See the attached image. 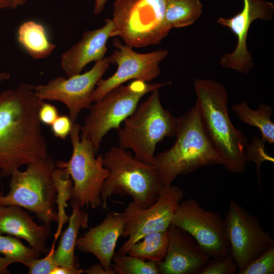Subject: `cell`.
Returning a JSON list of instances; mask_svg holds the SVG:
<instances>
[{
	"label": "cell",
	"mask_w": 274,
	"mask_h": 274,
	"mask_svg": "<svg viewBox=\"0 0 274 274\" xmlns=\"http://www.w3.org/2000/svg\"><path fill=\"white\" fill-rule=\"evenodd\" d=\"M0 254L25 266L39 258L41 253L23 244L19 238L0 233Z\"/></svg>",
	"instance_id": "obj_26"
},
{
	"label": "cell",
	"mask_w": 274,
	"mask_h": 274,
	"mask_svg": "<svg viewBox=\"0 0 274 274\" xmlns=\"http://www.w3.org/2000/svg\"><path fill=\"white\" fill-rule=\"evenodd\" d=\"M176 140L168 150L155 156L154 166L163 186L180 175L197 169L222 164L202 126L196 104L178 118Z\"/></svg>",
	"instance_id": "obj_3"
},
{
	"label": "cell",
	"mask_w": 274,
	"mask_h": 274,
	"mask_svg": "<svg viewBox=\"0 0 274 274\" xmlns=\"http://www.w3.org/2000/svg\"><path fill=\"white\" fill-rule=\"evenodd\" d=\"M125 218L123 213L111 212L98 225L89 228L78 238L76 248L93 254L106 269L112 268V260L117 241L124 232Z\"/></svg>",
	"instance_id": "obj_17"
},
{
	"label": "cell",
	"mask_w": 274,
	"mask_h": 274,
	"mask_svg": "<svg viewBox=\"0 0 274 274\" xmlns=\"http://www.w3.org/2000/svg\"><path fill=\"white\" fill-rule=\"evenodd\" d=\"M194 89L202 126L221 165L228 172L243 174L248 162V139L230 119L225 87L213 80L196 79Z\"/></svg>",
	"instance_id": "obj_2"
},
{
	"label": "cell",
	"mask_w": 274,
	"mask_h": 274,
	"mask_svg": "<svg viewBox=\"0 0 274 274\" xmlns=\"http://www.w3.org/2000/svg\"><path fill=\"white\" fill-rule=\"evenodd\" d=\"M42 101L27 83L0 93L1 177H10L22 165L49 156L39 117Z\"/></svg>",
	"instance_id": "obj_1"
},
{
	"label": "cell",
	"mask_w": 274,
	"mask_h": 274,
	"mask_svg": "<svg viewBox=\"0 0 274 274\" xmlns=\"http://www.w3.org/2000/svg\"><path fill=\"white\" fill-rule=\"evenodd\" d=\"M171 83L170 81L149 83L134 80L128 85L115 87L92 105L81 126V134L91 141L97 153L105 136L111 130L120 128L144 95Z\"/></svg>",
	"instance_id": "obj_7"
},
{
	"label": "cell",
	"mask_w": 274,
	"mask_h": 274,
	"mask_svg": "<svg viewBox=\"0 0 274 274\" xmlns=\"http://www.w3.org/2000/svg\"><path fill=\"white\" fill-rule=\"evenodd\" d=\"M15 262L11 259L0 256V274L10 273L9 266Z\"/></svg>",
	"instance_id": "obj_36"
},
{
	"label": "cell",
	"mask_w": 274,
	"mask_h": 274,
	"mask_svg": "<svg viewBox=\"0 0 274 274\" xmlns=\"http://www.w3.org/2000/svg\"><path fill=\"white\" fill-rule=\"evenodd\" d=\"M224 220L230 253L238 271L274 246L273 238L258 218L233 200L230 201Z\"/></svg>",
	"instance_id": "obj_12"
},
{
	"label": "cell",
	"mask_w": 274,
	"mask_h": 274,
	"mask_svg": "<svg viewBox=\"0 0 274 274\" xmlns=\"http://www.w3.org/2000/svg\"><path fill=\"white\" fill-rule=\"evenodd\" d=\"M7 8L6 5L4 3L2 0H0V9Z\"/></svg>",
	"instance_id": "obj_40"
},
{
	"label": "cell",
	"mask_w": 274,
	"mask_h": 274,
	"mask_svg": "<svg viewBox=\"0 0 274 274\" xmlns=\"http://www.w3.org/2000/svg\"><path fill=\"white\" fill-rule=\"evenodd\" d=\"M55 243L53 241L51 248L44 258L32 260L28 265L29 274H51V272L58 266L54 259Z\"/></svg>",
	"instance_id": "obj_30"
},
{
	"label": "cell",
	"mask_w": 274,
	"mask_h": 274,
	"mask_svg": "<svg viewBox=\"0 0 274 274\" xmlns=\"http://www.w3.org/2000/svg\"><path fill=\"white\" fill-rule=\"evenodd\" d=\"M81 125L73 124L70 132L73 151L67 161L60 160L56 167L65 169L73 182L72 198L81 208L96 209L102 205L100 190L109 175L103 155L96 156L93 144L81 134Z\"/></svg>",
	"instance_id": "obj_9"
},
{
	"label": "cell",
	"mask_w": 274,
	"mask_h": 274,
	"mask_svg": "<svg viewBox=\"0 0 274 274\" xmlns=\"http://www.w3.org/2000/svg\"><path fill=\"white\" fill-rule=\"evenodd\" d=\"M56 167L48 156L41 162L27 165L24 171L16 170L10 176L8 193L4 194L0 191V204L24 208L46 225L57 221L58 213L54 209L57 190L53 177Z\"/></svg>",
	"instance_id": "obj_6"
},
{
	"label": "cell",
	"mask_w": 274,
	"mask_h": 274,
	"mask_svg": "<svg viewBox=\"0 0 274 274\" xmlns=\"http://www.w3.org/2000/svg\"><path fill=\"white\" fill-rule=\"evenodd\" d=\"M108 57L96 62L88 71L67 77H58L47 84L34 86L36 95L41 100L59 101L68 109L69 117L75 123L83 109H90L97 84L110 66Z\"/></svg>",
	"instance_id": "obj_13"
},
{
	"label": "cell",
	"mask_w": 274,
	"mask_h": 274,
	"mask_svg": "<svg viewBox=\"0 0 274 274\" xmlns=\"http://www.w3.org/2000/svg\"><path fill=\"white\" fill-rule=\"evenodd\" d=\"M238 268L233 257L229 252L219 258H211L200 274H234Z\"/></svg>",
	"instance_id": "obj_29"
},
{
	"label": "cell",
	"mask_w": 274,
	"mask_h": 274,
	"mask_svg": "<svg viewBox=\"0 0 274 274\" xmlns=\"http://www.w3.org/2000/svg\"><path fill=\"white\" fill-rule=\"evenodd\" d=\"M83 273L87 274H116L112 268L107 269L100 263L92 265L90 267L83 270Z\"/></svg>",
	"instance_id": "obj_34"
},
{
	"label": "cell",
	"mask_w": 274,
	"mask_h": 274,
	"mask_svg": "<svg viewBox=\"0 0 274 274\" xmlns=\"http://www.w3.org/2000/svg\"><path fill=\"white\" fill-rule=\"evenodd\" d=\"M111 37L131 48L159 44L170 30L165 20V0H115Z\"/></svg>",
	"instance_id": "obj_8"
},
{
	"label": "cell",
	"mask_w": 274,
	"mask_h": 274,
	"mask_svg": "<svg viewBox=\"0 0 274 274\" xmlns=\"http://www.w3.org/2000/svg\"><path fill=\"white\" fill-rule=\"evenodd\" d=\"M178 124V118L162 107L156 89L123 121L118 130L119 146L132 150L136 159L152 164L157 144L175 135Z\"/></svg>",
	"instance_id": "obj_5"
},
{
	"label": "cell",
	"mask_w": 274,
	"mask_h": 274,
	"mask_svg": "<svg viewBox=\"0 0 274 274\" xmlns=\"http://www.w3.org/2000/svg\"><path fill=\"white\" fill-rule=\"evenodd\" d=\"M108 0H95L94 7V13L100 14L103 10Z\"/></svg>",
	"instance_id": "obj_38"
},
{
	"label": "cell",
	"mask_w": 274,
	"mask_h": 274,
	"mask_svg": "<svg viewBox=\"0 0 274 274\" xmlns=\"http://www.w3.org/2000/svg\"><path fill=\"white\" fill-rule=\"evenodd\" d=\"M82 273H83V269L79 267L57 266L51 274H81Z\"/></svg>",
	"instance_id": "obj_35"
},
{
	"label": "cell",
	"mask_w": 274,
	"mask_h": 274,
	"mask_svg": "<svg viewBox=\"0 0 274 274\" xmlns=\"http://www.w3.org/2000/svg\"><path fill=\"white\" fill-rule=\"evenodd\" d=\"M53 177L57 190L56 203L58 204V226L54 234V241L56 242L62 227L68 221V218L65 213L66 202L72 198L73 182L68 173L64 169L56 167Z\"/></svg>",
	"instance_id": "obj_25"
},
{
	"label": "cell",
	"mask_w": 274,
	"mask_h": 274,
	"mask_svg": "<svg viewBox=\"0 0 274 274\" xmlns=\"http://www.w3.org/2000/svg\"><path fill=\"white\" fill-rule=\"evenodd\" d=\"M184 196L179 186H163L156 201L146 208L129 203L123 214L125 224L123 236L128 237L118 252L127 254L135 243L147 234L167 230Z\"/></svg>",
	"instance_id": "obj_10"
},
{
	"label": "cell",
	"mask_w": 274,
	"mask_h": 274,
	"mask_svg": "<svg viewBox=\"0 0 274 274\" xmlns=\"http://www.w3.org/2000/svg\"><path fill=\"white\" fill-rule=\"evenodd\" d=\"M202 12L200 0H165V20L170 29L192 24Z\"/></svg>",
	"instance_id": "obj_23"
},
{
	"label": "cell",
	"mask_w": 274,
	"mask_h": 274,
	"mask_svg": "<svg viewBox=\"0 0 274 274\" xmlns=\"http://www.w3.org/2000/svg\"><path fill=\"white\" fill-rule=\"evenodd\" d=\"M109 170L100 190L102 208L113 195L130 196L133 202L146 208L153 204L163 187L153 164L142 162L119 146H113L103 155Z\"/></svg>",
	"instance_id": "obj_4"
},
{
	"label": "cell",
	"mask_w": 274,
	"mask_h": 274,
	"mask_svg": "<svg viewBox=\"0 0 274 274\" xmlns=\"http://www.w3.org/2000/svg\"><path fill=\"white\" fill-rule=\"evenodd\" d=\"M72 214L68 225L55 250L54 259L58 266L79 267L75 255L76 241L81 228L88 227L89 215L73 198H71Z\"/></svg>",
	"instance_id": "obj_20"
},
{
	"label": "cell",
	"mask_w": 274,
	"mask_h": 274,
	"mask_svg": "<svg viewBox=\"0 0 274 274\" xmlns=\"http://www.w3.org/2000/svg\"><path fill=\"white\" fill-rule=\"evenodd\" d=\"M74 123L69 116L59 115L51 125V131L55 137L64 140L70 134Z\"/></svg>",
	"instance_id": "obj_32"
},
{
	"label": "cell",
	"mask_w": 274,
	"mask_h": 274,
	"mask_svg": "<svg viewBox=\"0 0 274 274\" xmlns=\"http://www.w3.org/2000/svg\"><path fill=\"white\" fill-rule=\"evenodd\" d=\"M232 111L238 118L247 124L256 127L261 139L269 144L274 143V123L270 119L273 114L271 106L261 104L256 110L252 109L245 101L234 104Z\"/></svg>",
	"instance_id": "obj_22"
},
{
	"label": "cell",
	"mask_w": 274,
	"mask_h": 274,
	"mask_svg": "<svg viewBox=\"0 0 274 274\" xmlns=\"http://www.w3.org/2000/svg\"><path fill=\"white\" fill-rule=\"evenodd\" d=\"M238 274H273L274 246L262 253Z\"/></svg>",
	"instance_id": "obj_28"
},
{
	"label": "cell",
	"mask_w": 274,
	"mask_h": 274,
	"mask_svg": "<svg viewBox=\"0 0 274 274\" xmlns=\"http://www.w3.org/2000/svg\"><path fill=\"white\" fill-rule=\"evenodd\" d=\"M241 11L230 18L220 17L217 22L228 28L236 36L234 50L222 55L219 64L224 68L247 74L253 67V57L248 49L247 39L252 23L256 20H269L274 13V5L265 0H243Z\"/></svg>",
	"instance_id": "obj_15"
},
{
	"label": "cell",
	"mask_w": 274,
	"mask_h": 274,
	"mask_svg": "<svg viewBox=\"0 0 274 274\" xmlns=\"http://www.w3.org/2000/svg\"><path fill=\"white\" fill-rule=\"evenodd\" d=\"M59 115L55 106L42 101L39 111V117L41 123L51 126Z\"/></svg>",
	"instance_id": "obj_33"
},
{
	"label": "cell",
	"mask_w": 274,
	"mask_h": 274,
	"mask_svg": "<svg viewBox=\"0 0 274 274\" xmlns=\"http://www.w3.org/2000/svg\"><path fill=\"white\" fill-rule=\"evenodd\" d=\"M166 255L158 263L161 274H200L211 258L186 231L169 227Z\"/></svg>",
	"instance_id": "obj_16"
},
{
	"label": "cell",
	"mask_w": 274,
	"mask_h": 274,
	"mask_svg": "<svg viewBox=\"0 0 274 274\" xmlns=\"http://www.w3.org/2000/svg\"><path fill=\"white\" fill-rule=\"evenodd\" d=\"M0 233L22 238L41 253L47 254L50 225H38L21 207L0 204Z\"/></svg>",
	"instance_id": "obj_19"
},
{
	"label": "cell",
	"mask_w": 274,
	"mask_h": 274,
	"mask_svg": "<svg viewBox=\"0 0 274 274\" xmlns=\"http://www.w3.org/2000/svg\"><path fill=\"white\" fill-rule=\"evenodd\" d=\"M112 267L116 274H161L158 263L118 252L113 256Z\"/></svg>",
	"instance_id": "obj_27"
},
{
	"label": "cell",
	"mask_w": 274,
	"mask_h": 274,
	"mask_svg": "<svg viewBox=\"0 0 274 274\" xmlns=\"http://www.w3.org/2000/svg\"><path fill=\"white\" fill-rule=\"evenodd\" d=\"M6 8L16 9L24 5L27 0H2Z\"/></svg>",
	"instance_id": "obj_37"
},
{
	"label": "cell",
	"mask_w": 274,
	"mask_h": 274,
	"mask_svg": "<svg viewBox=\"0 0 274 274\" xmlns=\"http://www.w3.org/2000/svg\"><path fill=\"white\" fill-rule=\"evenodd\" d=\"M113 28L112 19H107L101 28L85 31L81 39L62 54L61 67L67 77L80 74L91 62L105 58Z\"/></svg>",
	"instance_id": "obj_18"
},
{
	"label": "cell",
	"mask_w": 274,
	"mask_h": 274,
	"mask_svg": "<svg viewBox=\"0 0 274 274\" xmlns=\"http://www.w3.org/2000/svg\"><path fill=\"white\" fill-rule=\"evenodd\" d=\"M113 45L115 50L108 58L110 63L117 65V70L107 79L101 78L98 82L92 95L93 102L127 81L151 82L160 75L159 64L168 55V51L165 49L139 53L117 39L113 41Z\"/></svg>",
	"instance_id": "obj_14"
},
{
	"label": "cell",
	"mask_w": 274,
	"mask_h": 274,
	"mask_svg": "<svg viewBox=\"0 0 274 274\" xmlns=\"http://www.w3.org/2000/svg\"><path fill=\"white\" fill-rule=\"evenodd\" d=\"M10 78V75L8 73L0 71V84L9 80Z\"/></svg>",
	"instance_id": "obj_39"
},
{
	"label": "cell",
	"mask_w": 274,
	"mask_h": 274,
	"mask_svg": "<svg viewBox=\"0 0 274 274\" xmlns=\"http://www.w3.org/2000/svg\"><path fill=\"white\" fill-rule=\"evenodd\" d=\"M190 234L210 258H219L230 252L225 220L216 212L202 208L194 199L182 201L171 225Z\"/></svg>",
	"instance_id": "obj_11"
},
{
	"label": "cell",
	"mask_w": 274,
	"mask_h": 274,
	"mask_svg": "<svg viewBox=\"0 0 274 274\" xmlns=\"http://www.w3.org/2000/svg\"><path fill=\"white\" fill-rule=\"evenodd\" d=\"M17 40L34 59L46 58L56 47L50 41L45 26L32 20L24 21L19 25Z\"/></svg>",
	"instance_id": "obj_21"
},
{
	"label": "cell",
	"mask_w": 274,
	"mask_h": 274,
	"mask_svg": "<svg viewBox=\"0 0 274 274\" xmlns=\"http://www.w3.org/2000/svg\"><path fill=\"white\" fill-rule=\"evenodd\" d=\"M169 240V228L151 232L135 243L128 250V254L159 263L164 258Z\"/></svg>",
	"instance_id": "obj_24"
},
{
	"label": "cell",
	"mask_w": 274,
	"mask_h": 274,
	"mask_svg": "<svg viewBox=\"0 0 274 274\" xmlns=\"http://www.w3.org/2000/svg\"><path fill=\"white\" fill-rule=\"evenodd\" d=\"M262 139H258L257 149L256 150L253 144L250 143L247 144L246 148V156L247 161H251L254 162L256 165V172L258 181L261 188L260 180V166L262 162L268 160L273 162V158L269 156L265 151L264 143Z\"/></svg>",
	"instance_id": "obj_31"
}]
</instances>
